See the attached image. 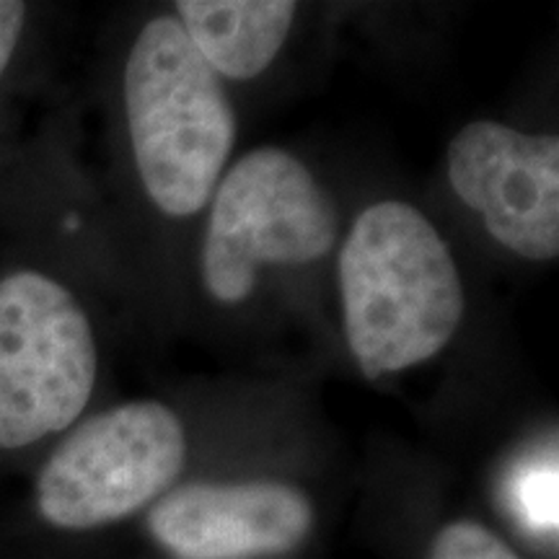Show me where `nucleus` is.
<instances>
[{
    "mask_svg": "<svg viewBox=\"0 0 559 559\" xmlns=\"http://www.w3.org/2000/svg\"><path fill=\"white\" fill-rule=\"evenodd\" d=\"M337 275L349 353L370 381L432 360L464 321L451 247L428 215L402 200H381L355 218Z\"/></svg>",
    "mask_w": 559,
    "mask_h": 559,
    "instance_id": "obj_1",
    "label": "nucleus"
},
{
    "mask_svg": "<svg viewBox=\"0 0 559 559\" xmlns=\"http://www.w3.org/2000/svg\"><path fill=\"white\" fill-rule=\"evenodd\" d=\"M26 21H29V5L21 3V0H0V83H3L13 58H16L26 32Z\"/></svg>",
    "mask_w": 559,
    "mask_h": 559,
    "instance_id": "obj_11",
    "label": "nucleus"
},
{
    "mask_svg": "<svg viewBox=\"0 0 559 559\" xmlns=\"http://www.w3.org/2000/svg\"><path fill=\"white\" fill-rule=\"evenodd\" d=\"M555 466H528L519 479V513L531 523L534 528L547 531L555 528L557 513H555Z\"/></svg>",
    "mask_w": 559,
    "mask_h": 559,
    "instance_id": "obj_10",
    "label": "nucleus"
},
{
    "mask_svg": "<svg viewBox=\"0 0 559 559\" xmlns=\"http://www.w3.org/2000/svg\"><path fill=\"white\" fill-rule=\"evenodd\" d=\"M187 459L185 425L160 402H124L62 432L34 479V508L58 531L120 523L164 498Z\"/></svg>",
    "mask_w": 559,
    "mask_h": 559,
    "instance_id": "obj_5",
    "label": "nucleus"
},
{
    "mask_svg": "<svg viewBox=\"0 0 559 559\" xmlns=\"http://www.w3.org/2000/svg\"><path fill=\"white\" fill-rule=\"evenodd\" d=\"M428 559H521L495 531L477 521H453L438 531Z\"/></svg>",
    "mask_w": 559,
    "mask_h": 559,
    "instance_id": "obj_9",
    "label": "nucleus"
},
{
    "mask_svg": "<svg viewBox=\"0 0 559 559\" xmlns=\"http://www.w3.org/2000/svg\"><path fill=\"white\" fill-rule=\"evenodd\" d=\"M96 381L99 345L81 298L37 267L0 275V451L68 432Z\"/></svg>",
    "mask_w": 559,
    "mask_h": 559,
    "instance_id": "obj_3",
    "label": "nucleus"
},
{
    "mask_svg": "<svg viewBox=\"0 0 559 559\" xmlns=\"http://www.w3.org/2000/svg\"><path fill=\"white\" fill-rule=\"evenodd\" d=\"M311 528V500L285 481L185 485L148 513L153 542L174 559L280 557L300 547Z\"/></svg>",
    "mask_w": 559,
    "mask_h": 559,
    "instance_id": "obj_7",
    "label": "nucleus"
},
{
    "mask_svg": "<svg viewBox=\"0 0 559 559\" xmlns=\"http://www.w3.org/2000/svg\"><path fill=\"white\" fill-rule=\"evenodd\" d=\"M293 0H179L174 19L218 79L251 81L283 50Z\"/></svg>",
    "mask_w": 559,
    "mask_h": 559,
    "instance_id": "obj_8",
    "label": "nucleus"
},
{
    "mask_svg": "<svg viewBox=\"0 0 559 559\" xmlns=\"http://www.w3.org/2000/svg\"><path fill=\"white\" fill-rule=\"evenodd\" d=\"M122 96L132 158L151 202L171 218L200 213L234 153L236 111L177 19L156 16L138 32Z\"/></svg>",
    "mask_w": 559,
    "mask_h": 559,
    "instance_id": "obj_2",
    "label": "nucleus"
},
{
    "mask_svg": "<svg viewBox=\"0 0 559 559\" xmlns=\"http://www.w3.org/2000/svg\"><path fill=\"white\" fill-rule=\"evenodd\" d=\"M200 267L210 296L239 306L267 267L324 260L340 239L332 194L283 148H260L234 164L213 192Z\"/></svg>",
    "mask_w": 559,
    "mask_h": 559,
    "instance_id": "obj_4",
    "label": "nucleus"
},
{
    "mask_svg": "<svg viewBox=\"0 0 559 559\" xmlns=\"http://www.w3.org/2000/svg\"><path fill=\"white\" fill-rule=\"evenodd\" d=\"M449 181L500 247L531 262L559 254V138L492 120L461 128L449 143Z\"/></svg>",
    "mask_w": 559,
    "mask_h": 559,
    "instance_id": "obj_6",
    "label": "nucleus"
}]
</instances>
